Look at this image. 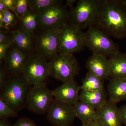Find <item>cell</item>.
<instances>
[{
  "label": "cell",
  "instance_id": "cell-1",
  "mask_svg": "<svg viewBox=\"0 0 126 126\" xmlns=\"http://www.w3.org/2000/svg\"><path fill=\"white\" fill-rule=\"evenodd\" d=\"M95 26L115 39L126 38V10L120 0H101Z\"/></svg>",
  "mask_w": 126,
  "mask_h": 126
},
{
  "label": "cell",
  "instance_id": "cell-2",
  "mask_svg": "<svg viewBox=\"0 0 126 126\" xmlns=\"http://www.w3.org/2000/svg\"><path fill=\"white\" fill-rule=\"evenodd\" d=\"M31 86L22 75L12 76L0 88V98L18 112L25 107L26 99Z\"/></svg>",
  "mask_w": 126,
  "mask_h": 126
},
{
  "label": "cell",
  "instance_id": "cell-3",
  "mask_svg": "<svg viewBox=\"0 0 126 126\" xmlns=\"http://www.w3.org/2000/svg\"><path fill=\"white\" fill-rule=\"evenodd\" d=\"M101 0H79L69 11V23L81 29L95 26Z\"/></svg>",
  "mask_w": 126,
  "mask_h": 126
},
{
  "label": "cell",
  "instance_id": "cell-4",
  "mask_svg": "<svg viewBox=\"0 0 126 126\" xmlns=\"http://www.w3.org/2000/svg\"><path fill=\"white\" fill-rule=\"evenodd\" d=\"M85 45L93 54L107 58L119 52V46L96 26L89 27L85 32Z\"/></svg>",
  "mask_w": 126,
  "mask_h": 126
},
{
  "label": "cell",
  "instance_id": "cell-5",
  "mask_svg": "<svg viewBox=\"0 0 126 126\" xmlns=\"http://www.w3.org/2000/svg\"><path fill=\"white\" fill-rule=\"evenodd\" d=\"M50 75L63 83L74 81L79 66L73 54H58L50 60Z\"/></svg>",
  "mask_w": 126,
  "mask_h": 126
},
{
  "label": "cell",
  "instance_id": "cell-6",
  "mask_svg": "<svg viewBox=\"0 0 126 126\" xmlns=\"http://www.w3.org/2000/svg\"><path fill=\"white\" fill-rule=\"evenodd\" d=\"M21 75L30 86L46 84L50 75L49 62L35 54L31 53L27 55Z\"/></svg>",
  "mask_w": 126,
  "mask_h": 126
},
{
  "label": "cell",
  "instance_id": "cell-7",
  "mask_svg": "<svg viewBox=\"0 0 126 126\" xmlns=\"http://www.w3.org/2000/svg\"><path fill=\"white\" fill-rule=\"evenodd\" d=\"M59 54H73L85 47V32L68 23L59 30Z\"/></svg>",
  "mask_w": 126,
  "mask_h": 126
},
{
  "label": "cell",
  "instance_id": "cell-8",
  "mask_svg": "<svg viewBox=\"0 0 126 126\" xmlns=\"http://www.w3.org/2000/svg\"><path fill=\"white\" fill-rule=\"evenodd\" d=\"M54 99L52 90L46 84L31 86L27 93L25 106L32 112L43 114L47 112Z\"/></svg>",
  "mask_w": 126,
  "mask_h": 126
},
{
  "label": "cell",
  "instance_id": "cell-9",
  "mask_svg": "<svg viewBox=\"0 0 126 126\" xmlns=\"http://www.w3.org/2000/svg\"><path fill=\"white\" fill-rule=\"evenodd\" d=\"M59 29L48 28L42 30L36 38L35 54L46 60H50L58 54Z\"/></svg>",
  "mask_w": 126,
  "mask_h": 126
},
{
  "label": "cell",
  "instance_id": "cell-10",
  "mask_svg": "<svg viewBox=\"0 0 126 126\" xmlns=\"http://www.w3.org/2000/svg\"><path fill=\"white\" fill-rule=\"evenodd\" d=\"M36 14L38 27L41 30L60 28L69 23V11L62 2Z\"/></svg>",
  "mask_w": 126,
  "mask_h": 126
},
{
  "label": "cell",
  "instance_id": "cell-11",
  "mask_svg": "<svg viewBox=\"0 0 126 126\" xmlns=\"http://www.w3.org/2000/svg\"><path fill=\"white\" fill-rule=\"evenodd\" d=\"M47 113L48 121L54 126H71L76 117L73 106L54 98Z\"/></svg>",
  "mask_w": 126,
  "mask_h": 126
},
{
  "label": "cell",
  "instance_id": "cell-12",
  "mask_svg": "<svg viewBox=\"0 0 126 126\" xmlns=\"http://www.w3.org/2000/svg\"><path fill=\"white\" fill-rule=\"evenodd\" d=\"M80 86L73 81L63 83L52 90L54 99L59 101L74 105L79 101Z\"/></svg>",
  "mask_w": 126,
  "mask_h": 126
},
{
  "label": "cell",
  "instance_id": "cell-13",
  "mask_svg": "<svg viewBox=\"0 0 126 126\" xmlns=\"http://www.w3.org/2000/svg\"><path fill=\"white\" fill-rule=\"evenodd\" d=\"M96 111L98 119L105 126H122L121 118L117 103L108 99Z\"/></svg>",
  "mask_w": 126,
  "mask_h": 126
},
{
  "label": "cell",
  "instance_id": "cell-14",
  "mask_svg": "<svg viewBox=\"0 0 126 126\" xmlns=\"http://www.w3.org/2000/svg\"><path fill=\"white\" fill-rule=\"evenodd\" d=\"M27 57V54L18 49L12 47L10 48L4 60L8 72L12 76L21 75Z\"/></svg>",
  "mask_w": 126,
  "mask_h": 126
},
{
  "label": "cell",
  "instance_id": "cell-15",
  "mask_svg": "<svg viewBox=\"0 0 126 126\" xmlns=\"http://www.w3.org/2000/svg\"><path fill=\"white\" fill-rule=\"evenodd\" d=\"M86 66L88 72L103 82L110 78L108 59L105 56L93 54L87 61Z\"/></svg>",
  "mask_w": 126,
  "mask_h": 126
},
{
  "label": "cell",
  "instance_id": "cell-16",
  "mask_svg": "<svg viewBox=\"0 0 126 126\" xmlns=\"http://www.w3.org/2000/svg\"><path fill=\"white\" fill-rule=\"evenodd\" d=\"M12 47H15L26 54H30L33 46L34 34L20 29L11 34Z\"/></svg>",
  "mask_w": 126,
  "mask_h": 126
},
{
  "label": "cell",
  "instance_id": "cell-17",
  "mask_svg": "<svg viewBox=\"0 0 126 126\" xmlns=\"http://www.w3.org/2000/svg\"><path fill=\"white\" fill-rule=\"evenodd\" d=\"M108 99L117 104L126 100V78L111 79L107 87Z\"/></svg>",
  "mask_w": 126,
  "mask_h": 126
},
{
  "label": "cell",
  "instance_id": "cell-18",
  "mask_svg": "<svg viewBox=\"0 0 126 126\" xmlns=\"http://www.w3.org/2000/svg\"><path fill=\"white\" fill-rule=\"evenodd\" d=\"M111 79L126 78V53L120 52L108 59Z\"/></svg>",
  "mask_w": 126,
  "mask_h": 126
},
{
  "label": "cell",
  "instance_id": "cell-19",
  "mask_svg": "<svg viewBox=\"0 0 126 126\" xmlns=\"http://www.w3.org/2000/svg\"><path fill=\"white\" fill-rule=\"evenodd\" d=\"M107 96L104 89L96 91L81 90L79 93V101L88 104L97 110L107 101Z\"/></svg>",
  "mask_w": 126,
  "mask_h": 126
},
{
  "label": "cell",
  "instance_id": "cell-20",
  "mask_svg": "<svg viewBox=\"0 0 126 126\" xmlns=\"http://www.w3.org/2000/svg\"><path fill=\"white\" fill-rule=\"evenodd\" d=\"M73 108L76 117L81 121L82 125L98 120L96 110L85 103L79 101L73 105Z\"/></svg>",
  "mask_w": 126,
  "mask_h": 126
},
{
  "label": "cell",
  "instance_id": "cell-21",
  "mask_svg": "<svg viewBox=\"0 0 126 126\" xmlns=\"http://www.w3.org/2000/svg\"><path fill=\"white\" fill-rule=\"evenodd\" d=\"M20 20V29L34 34L38 27L36 12L30 7L26 14Z\"/></svg>",
  "mask_w": 126,
  "mask_h": 126
},
{
  "label": "cell",
  "instance_id": "cell-22",
  "mask_svg": "<svg viewBox=\"0 0 126 126\" xmlns=\"http://www.w3.org/2000/svg\"><path fill=\"white\" fill-rule=\"evenodd\" d=\"M81 90L98 91L104 89L103 81L97 77L88 72L82 81Z\"/></svg>",
  "mask_w": 126,
  "mask_h": 126
},
{
  "label": "cell",
  "instance_id": "cell-23",
  "mask_svg": "<svg viewBox=\"0 0 126 126\" xmlns=\"http://www.w3.org/2000/svg\"><path fill=\"white\" fill-rule=\"evenodd\" d=\"M62 1L57 0H29L30 7L36 13L54 5Z\"/></svg>",
  "mask_w": 126,
  "mask_h": 126
},
{
  "label": "cell",
  "instance_id": "cell-24",
  "mask_svg": "<svg viewBox=\"0 0 126 126\" xmlns=\"http://www.w3.org/2000/svg\"><path fill=\"white\" fill-rule=\"evenodd\" d=\"M18 115V112L0 98V118L7 119L10 118L16 117Z\"/></svg>",
  "mask_w": 126,
  "mask_h": 126
},
{
  "label": "cell",
  "instance_id": "cell-25",
  "mask_svg": "<svg viewBox=\"0 0 126 126\" xmlns=\"http://www.w3.org/2000/svg\"><path fill=\"white\" fill-rule=\"evenodd\" d=\"M30 9L28 0H16V16L19 19L22 18Z\"/></svg>",
  "mask_w": 126,
  "mask_h": 126
},
{
  "label": "cell",
  "instance_id": "cell-26",
  "mask_svg": "<svg viewBox=\"0 0 126 126\" xmlns=\"http://www.w3.org/2000/svg\"><path fill=\"white\" fill-rule=\"evenodd\" d=\"M11 42V34H9V30L1 29L0 30V44H6Z\"/></svg>",
  "mask_w": 126,
  "mask_h": 126
},
{
  "label": "cell",
  "instance_id": "cell-27",
  "mask_svg": "<svg viewBox=\"0 0 126 126\" xmlns=\"http://www.w3.org/2000/svg\"><path fill=\"white\" fill-rule=\"evenodd\" d=\"M12 126H37L31 119L27 118H19Z\"/></svg>",
  "mask_w": 126,
  "mask_h": 126
},
{
  "label": "cell",
  "instance_id": "cell-28",
  "mask_svg": "<svg viewBox=\"0 0 126 126\" xmlns=\"http://www.w3.org/2000/svg\"><path fill=\"white\" fill-rule=\"evenodd\" d=\"M12 47L11 42L0 44V61L4 60L8 50Z\"/></svg>",
  "mask_w": 126,
  "mask_h": 126
},
{
  "label": "cell",
  "instance_id": "cell-29",
  "mask_svg": "<svg viewBox=\"0 0 126 126\" xmlns=\"http://www.w3.org/2000/svg\"><path fill=\"white\" fill-rule=\"evenodd\" d=\"M7 72L8 71L5 65H1L0 68V88L4 85L8 79V78H7Z\"/></svg>",
  "mask_w": 126,
  "mask_h": 126
},
{
  "label": "cell",
  "instance_id": "cell-30",
  "mask_svg": "<svg viewBox=\"0 0 126 126\" xmlns=\"http://www.w3.org/2000/svg\"><path fill=\"white\" fill-rule=\"evenodd\" d=\"M2 1L7 9L9 11H11L16 16V0H2Z\"/></svg>",
  "mask_w": 126,
  "mask_h": 126
},
{
  "label": "cell",
  "instance_id": "cell-31",
  "mask_svg": "<svg viewBox=\"0 0 126 126\" xmlns=\"http://www.w3.org/2000/svg\"><path fill=\"white\" fill-rule=\"evenodd\" d=\"M119 109L122 124L126 126V104L123 105Z\"/></svg>",
  "mask_w": 126,
  "mask_h": 126
},
{
  "label": "cell",
  "instance_id": "cell-32",
  "mask_svg": "<svg viewBox=\"0 0 126 126\" xmlns=\"http://www.w3.org/2000/svg\"><path fill=\"white\" fill-rule=\"evenodd\" d=\"M2 13L5 16H6L7 18H9L12 21L13 24H14V23H15L16 21V16L14 13H13L12 12H11L9 10L5 11L4 12Z\"/></svg>",
  "mask_w": 126,
  "mask_h": 126
},
{
  "label": "cell",
  "instance_id": "cell-33",
  "mask_svg": "<svg viewBox=\"0 0 126 126\" xmlns=\"http://www.w3.org/2000/svg\"><path fill=\"white\" fill-rule=\"evenodd\" d=\"M81 126H105L98 120L91 121Z\"/></svg>",
  "mask_w": 126,
  "mask_h": 126
},
{
  "label": "cell",
  "instance_id": "cell-34",
  "mask_svg": "<svg viewBox=\"0 0 126 126\" xmlns=\"http://www.w3.org/2000/svg\"><path fill=\"white\" fill-rule=\"evenodd\" d=\"M0 126H12V125L8 119H0Z\"/></svg>",
  "mask_w": 126,
  "mask_h": 126
},
{
  "label": "cell",
  "instance_id": "cell-35",
  "mask_svg": "<svg viewBox=\"0 0 126 126\" xmlns=\"http://www.w3.org/2000/svg\"><path fill=\"white\" fill-rule=\"evenodd\" d=\"M76 0H66V5L70 7V9L74 7V5L75 2H77Z\"/></svg>",
  "mask_w": 126,
  "mask_h": 126
},
{
  "label": "cell",
  "instance_id": "cell-36",
  "mask_svg": "<svg viewBox=\"0 0 126 126\" xmlns=\"http://www.w3.org/2000/svg\"><path fill=\"white\" fill-rule=\"evenodd\" d=\"M7 10H8L2 2V0H0V12L2 13Z\"/></svg>",
  "mask_w": 126,
  "mask_h": 126
},
{
  "label": "cell",
  "instance_id": "cell-37",
  "mask_svg": "<svg viewBox=\"0 0 126 126\" xmlns=\"http://www.w3.org/2000/svg\"><path fill=\"white\" fill-rule=\"evenodd\" d=\"M120 2L126 10V0H120Z\"/></svg>",
  "mask_w": 126,
  "mask_h": 126
},
{
  "label": "cell",
  "instance_id": "cell-38",
  "mask_svg": "<svg viewBox=\"0 0 126 126\" xmlns=\"http://www.w3.org/2000/svg\"></svg>",
  "mask_w": 126,
  "mask_h": 126
}]
</instances>
